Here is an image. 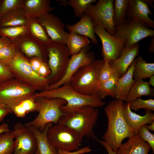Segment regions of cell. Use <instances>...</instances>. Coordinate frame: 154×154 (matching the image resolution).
I'll list each match as a JSON object with an SVG mask.
<instances>
[{
	"label": "cell",
	"instance_id": "6da1fadb",
	"mask_svg": "<svg viewBox=\"0 0 154 154\" xmlns=\"http://www.w3.org/2000/svg\"><path fill=\"white\" fill-rule=\"evenodd\" d=\"M123 103V101L116 99L110 102L104 108L108 123L107 130L102 138L115 152L123 140L135 135L124 116Z\"/></svg>",
	"mask_w": 154,
	"mask_h": 154
},
{
	"label": "cell",
	"instance_id": "7a4b0ae2",
	"mask_svg": "<svg viewBox=\"0 0 154 154\" xmlns=\"http://www.w3.org/2000/svg\"><path fill=\"white\" fill-rule=\"evenodd\" d=\"M34 98L45 97L49 98H60L65 100L66 104L60 107L64 114H67L79 108L90 106L100 107L106 104L97 95L87 96L80 94L74 89L69 83L65 84L56 88L44 90L35 93Z\"/></svg>",
	"mask_w": 154,
	"mask_h": 154
},
{
	"label": "cell",
	"instance_id": "3957f363",
	"mask_svg": "<svg viewBox=\"0 0 154 154\" xmlns=\"http://www.w3.org/2000/svg\"><path fill=\"white\" fill-rule=\"evenodd\" d=\"M98 109L90 106L82 107L63 115L58 123L66 126L76 131L82 138L86 137L96 140L93 131L98 120Z\"/></svg>",
	"mask_w": 154,
	"mask_h": 154
},
{
	"label": "cell",
	"instance_id": "277c9868",
	"mask_svg": "<svg viewBox=\"0 0 154 154\" xmlns=\"http://www.w3.org/2000/svg\"><path fill=\"white\" fill-rule=\"evenodd\" d=\"M104 61L95 59L80 68L71 78L69 83L75 90L84 95L97 94L100 86L99 76Z\"/></svg>",
	"mask_w": 154,
	"mask_h": 154
},
{
	"label": "cell",
	"instance_id": "5b68a950",
	"mask_svg": "<svg viewBox=\"0 0 154 154\" xmlns=\"http://www.w3.org/2000/svg\"><path fill=\"white\" fill-rule=\"evenodd\" d=\"M35 99L36 111L38 113L34 119L25 124V127H32L42 131L49 123H58L64 114L60 107L66 104V101L60 98L40 97Z\"/></svg>",
	"mask_w": 154,
	"mask_h": 154
},
{
	"label": "cell",
	"instance_id": "8992f818",
	"mask_svg": "<svg viewBox=\"0 0 154 154\" xmlns=\"http://www.w3.org/2000/svg\"><path fill=\"white\" fill-rule=\"evenodd\" d=\"M6 66L14 78L29 84L35 90H45L49 85L47 78L41 77L35 72L29 60L18 50L13 60Z\"/></svg>",
	"mask_w": 154,
	"mask_h": 154
},
{
	"label": "cell",
	"instance_id": "52a82bcc",
	"mask_svg": "<svg viewBox=\"0 0 154 154\" xmlns=\"http://www.w3.org/2000/svg\"><path fill=\"white\" fill-rule=\"evenodd\" d=\"M47 53V63L50 73L46 78L49 85L56 83L63 77L71 56L66 45L52 41L46 47Z\"/></svg>",
	"mask_w": 154,
	"mask_h": 154
},
{
	"label": "cell",
	"instance_id": "ba28073f",
	"mask_svg": "<svg viewBox=\"0 0 154 154\" xmlns=\"http://www.w3.org/2000/svg\"><path fill=\"white\" fill-rule=\"evenodd\" d=\"M35 91L29 84L13 78L0 84V103L7 106L12 112L16 106L33 97Z\"/></svg>",
	"mask_w": 154,
	"mask_h": 154
},
{
	"label": "cell",
	"instance_id": "9c48e42d",
	"mask_svg": "<svg viewBox=\"0 0 154 154\" xmlns=\"http://www.w3.org/2000/svg\"><path fill=\"white\" fill-rule=\"evenodd\" d=\"M47 136L50 143L57 150H76L82 141L83 138L76 131L59 123L49 127Z\"/></svg>",
	"mask_w": 154,
	"mask_h": 154
},
{
	"label": "cell",
	"instance_id": "30bf717a",
	"mask_svg": "<svg viewBox=\"0 0 154 154\" xmlns=\"http://www.w3.org/2000/svg\"><path fill=\"white\" fill-rule=\"evenodd\" d=\"M115 37L123 42L124 48L137 44L142 39L154 36V30L138 23L131 18H126L115 27Z\"/></svg>",
	"mask_w": 154,
	"mask_h": 154
},
{
	"label": "cell",
	"instance_id": "8fae6325",
	"mask_svg": "<svg viewBox=\"0 0 154 154\" xmlns=\"http://www.w3.org/2000/svg\"><path fill=\"white\" fill-rule=\"evenodd\" d=\"M114 0H99L88 7L85 14L92 19L94 26L104 28L114 35L115 26L113 18Z\"/></svg>",
	"mask_w": 154,
	"mask_h": 154
},
{
	"label": "cell",
	"instance_id": "7c38bea8",
	"mask_svg": "<svg viewBox=\"0 0 154 154\" xmlns=\"http://www.w3.org/2000/svg\"><path fill=\"white\" fill-rule=\"evenodd\" d=\"M90 49L89 46L83 48L78 53L72 55L62 78L56 83L48 86L45 90L56 88L69 83L72 77L80 68L88 64L95 59L94 54L90 51Z\"/></svg>",
	"mask_w": 154,
	"mask_h": 154
},
{
	"label": "cell",
	"instance_id": "4fadbf2b",
	"mask_svg": "<svg viewBox=\"0 0 154 154\" xmlns=\"http://www.w3.org/2000/svg\"><path fill=\"white\" fill-rule=\"evenodd\" d=\"M94 32L102 44V60L110 62L117 58L121 55L124 48L122 42L100 26H95Z\"/></svg>",
	"mask_w": 154,
	"mask_h": 154
},
{
	"label": "cell",
	"instance_id": "5bb4252c",
	"mask_svg": "<svg viewBox=\"0 0 154 154\" xmlns=\"http://www.w3.org/2000/svg\"><path fill=\"white\" fill-rule=\"evenodd\" d=\"M15 132L14 147L12 154H35L37 144L31 131L21 123L14 126Z\"/></svg>",
	"mask_w": 154,
	"mask_h": 154
},
{
	"label": "cell",
	"instance_id": "9a60e30c",
	"mask_svg": "<svg viewBox=\"0 0 154 154\" xmlns=\"http://www.w3.org/2000/svg\"><path fill=\"white\" fill-rule=\"evenodd\" d=\"M36 19L52 41L66 44L68 33L65 30L64 25L58 17L49 13Z\"/></svg>",
	"mask_w": 154,
	"mask_h": 154
},
{
	"label": "cell",
	"instance_id": "2e32d148",
	"mask_svg": "<svg viewBox=\"0 0 154 154\" xmlns=\"http://www.w3.org/2000/svg\"><path fill=\"white\" fill-rule=\"evenodd\" d=\"M152 13L148 5L143 0H128L126 18H131L148 28H154V21L149 15Z\"/></svg>",
	"mask_w": 154,
	"mask_h": 154
},
{
	"label": "cell",
	"instance_id": "e0dca14e",
	"mask_svg": "<svg viewBox=\"0 0 154 154\" xmlns=\"http://www.w3.org/2000/svg\"><path fill=\"white\" fill-rule=\"evenodd\" d=\"M139 45L138 43L123 48L120 56L116 60L109 62L114 74L120 78L127 72L132 62L139 55Z\"/></svg>",
	"mask_w": 154,
	"mask_h": 154
},
{
	"label": "cell",
	"instance_id": "ac0fdd59",
	"mask_svg": "<svg viewBox=\"0 0 154 154\" xmlns=\"http://www.w3.org/2000/svg\"><path fill=\"white\" fill-rule=\"evenodd\" d=\"M17 49L29 57L41 58L48 61L47 53L46 48L41 47L33 40L26 34L11 41Z\"/></svg>",
	"mask_w": 154,
	"mask_h": 154
},
{
	"label": "cell",
	"instance_id": "d6986e66",
	"mask_svg": "<svg viewBox=\"0 0 154 154\" xmlns=\"http://www.w3.org/2000/svg\"><path fill=\"white\" fill-rule=\"evenodd\" d=\"M123 110L128 125L135 134H137L142 126L154 121V113L151 110L145 109V114L141 116L132 111L129 108V102L123 103Z\"/></svg>",
	"mask_w": 154,
	"mask_h": 154
},
{
	"label": "cell",
	"instance_id": "ffe728a7",
	"mask_svg": "<svg viewBox=\"0 0 154 154\" xmlns=\"http://www.w3.org/2000/svg\"><path fill=\"white\" fill-rule=\"evenodd\" d=\"M50 4L49 0H25L23 9L28 18L36 19L54 9Z\"/></svg>",
	"mask_w": 154,
	"mask_h": 154
},
{
	"label": "cell",
	"instance_id": "44dd1931",
	"mask_svg": "<svg viewBox=\"0 0 154 154\" xmlns=\"http://www.w3.org/2000/svg\"><path fill=\"white\" fill-rule=\"evenodd\" d=\"M94 25L91 18L84 14L77 23L72 25H67L66 28L69 32H72L85 36L90 39L95 45L98 41L94 32Z\"/></svg>",
	"mask_w": 154,
	"mask_h": 154
},
{
	"label": "cell",
	"instance_id": "7402d4cb",
	"mask_svg": "<svg viewBox=\"0 0 154 154\" xmlns=\"http://www.w3.org/2000/svg\"><path fill=\"white\" fill-rule=\"evenodd\" d=\"M26 34L41 47L46 48L52 41L37 19L28 18Z\"/></svg>",
	"mask_w": 154,
	"mask_h": 154
},
{
	"label": "cell",
	"instance_id": "603a6c76",
	"mask_svg": "<svg viewBox=\"0 0 154 154\" xmlns=\"http://www.w3.org/2000/svg\"><path fill=\"white\" fill-rule=\"evenodd\" d=\"M128 138L116 150V154H149L151 149L150 146L137 134Z\"/></svg>",
	"mask_w": 154,
	"mask_h": 154
},
{
	"label": "cell",
	"instance_id": "cb8c5ba5",
	"mask_svg": "<svg viewBox=\"0 0 154 154\" xmlns=\"http://www.w3.org/2000/svg\"><path fill=\"white\" fill-rule=\"evenodd\" d=\"M53 124H48L42 131L32 127H27L33 132L36 139L37 149L35 154H58V150L50 143L47 136L48 129Z\"/></svg>",
	"mask_w": 154,
	"mask_h": 154
},
{
	"label": "cell",
	"instance_id": "d4e9b609",
	"mask_svg": "<svg viewBox=\"0 0 154 154\" xmlns=\"http://www.w3.org/2000/svg\"><path fill=\"white\" fill-rule=\"evenodd\" d=\"M135 63V59L128 68L126 72L119 78L116 91V99L123 102L135 80L133 75Z\"/></svg>",
	"mask_w": 154,
	"mask_h": 154
},
{
	"label": "cell",
	"instance_id": "484cf974",
	"mask_svg": "<svg viewBox=\"0 0 154 154\" xmlns=\"http://www.w3.org/2000/svg\"><path fill=\"white\" fill-rule=\"evenodd\" d=\"M28 18L23 8L12 10L0 18V28L17 26H26Z\"/></svg>",
	"mask_w": 154,
	"mask_h": 154
},
{
	"label": "cell",
	"instance_id": "4316f807",
	"mask_svg": "<svg viewBox=\"0 0 154 154\" xmlns=\"http://www.w3.org/2000/svg\"><path fill=\"white\" fill-rule=\"evenodd\" d=\"M153 95V90L147 82L144 81L143 80H136L124 101L130 102L142 96H151Z\"/></svg>",
	"mask_w": 154,
	"mask_h": 154
},
{
	"label": "cell",
	"instance_id": "83f0119b",
	"mask_svg": "<svg viewBox=\"0 0 154 154\" xmlns=\"http://www.w3.org/2000/svg\"><path fill=\"white\" fill-rule=\"evenodd\" d=\"M90 41L87 37L75 33L69 32L66 45L71 56L76 54L84 48L90 46Z\"/></svg>",
	"mask_w": 154,
	"mask_h": 154
},
{
	"label": "cell",
	"instance_id": "f1b7e54d",
	"mask_svg": "<svg viewBox=\"0 0 154 154\" xmlns=\"http://www.w3.org/2000/svg\"><path fill=\"white\" fill-rule=\"evenodd\" d=\"M154 75V63H147L139 56L135 58L133 77L135 80H143Z\"/></svg>",
	"mask_w": 154,
	"mask_h": 154
},
{
	"label": "cell",
	"instance_id": "f546056e",
	"mask_svg": "<svg viewBox=\"0 0 154 154\" xmlns=\"http://www.w3.org/2000/svg\"><path fill=\"white\" fill-rule=\"evenodd\" d=\"M119 78L114 74L110 79L100 84L97 94L101 100L107 96L116 98V91Z\"/></svg>",
	"mask_w": 154,
	"mask_h": 154
},
{
	"label": "cell",
	"instance_id": "4dcf8cb0",
	"mask_svg": "<svg viewBox=\"0 0 154 154\" xmlns=\"http://www.w3.org/2000/svg\"><path fill=\"white\" fill-rule=\"evenodd\" d=\"M128 0H115L113 4V21L115 27L120 25L126 18Z\"/></svg>",
	"mask_w": 154,
	"mask_h": 154
},
{
	"label": "cell",
	"instance_id": "1f68e13d",
	"mask_svg": "<svg viewBox=\"0 0 154 154\" xmlns=\"http://www.w3.org/2000/svg\"><path fill=\"white\" fill-rule=\"evenodd\" d=\"M15 132L13 131L0 134V154H12L14 150Z\"/></svg>",
	"mask_w": 154,
	"mask_h": 154
},
{
	"label": "cell",
	"instance_id": "d6a6232c",
	"mask_svg": "<svg viewBox=\"0 0 154 154\" xmlns=\"http://www.w3.org/2000/svg\"><path fill=\"white\" fill-rule=\"evenodd\" d=\"M96 0H68V5L73 9L76 17H81L85 13L87 9L96 3Z\"/></svg>",
	"mask_w": 154,
	"mask_h": 154
},
{
	"label": "cell",
	"instance_id": "836d02e7",
	"mask_svg": "<svg viewBox=\"0 0 154 154\" xmlns=\"http://www.w3.org/2000/svg\"><path fill=\"white\" fill-rule=\"evenodd\" d=\"M26 26H20L0 28V37L9 38L11 41L25 35L27 33Z\"/></svg>",
	"mask_w": 154,
	"mask_h": 154
},
{
	"label": "cell",
	"instance_id": "e575fe53",
	"mask_svg": "<svg viewBox=\"0 0 154 154\" xmlns=\"http://www.w3.org/2000/svg\"><path fill=\"white\" fill-rule=\"evenodd\" d=\"M25 0H1L0 18L14 9L23 8Z\"/></svg>",
	"mask_w": 154,
	"mask_h": 154
},
{
	"label": "cell",
	"instance_id": "d590c367",
	"mask_svg": "<svg viewBox=\"0 0 154 154\" xmlns=\"http://www.w3.org/2000/svg\"><path fill=\"white\" fill-rule=\"evenodd\" d=\"M17 50L16 46L12 42L0 49V62L5 65L8 64L13 59Z\"/></svg>",
	"mask_w": 154,
	"mask_h": 154
},
{
	"label": "cell",
	"instance_id": "8d00e7d4",
	"mask_svg": "<svg viewBox=\"0 0 154 154\" xmlns=\"http://www.w3.org/2000/svg\"><path fill=\"white\" fill-rule=\"evenodd\" d=\"M129 108L131 110L135 111L145 109L154 111V100L150 99L144 100L139 98L129 102Z\"/></svg>",
	"mask_w": 154,
	"mask_h": 154
},
{
	"label": "cell",
	"instance_id": "74e56055",
	"mask_svg": "<svg viewBox=\"0 0 154 154\" xmlns=\"http://www.w3.org/2000/svg\"><path fill=\"white\" fill-rule=\"evenodd\" d=\"M143 141L147 143L150 146L154 153V135L151 133L147 128L146 125L142 126L137 134Z\"/></svg>",
	"mask_w": 154,
	"mask_h": 154
},
{
	"label": "cell",
	"instance_id": "f35d334b",
	"mask_svg": "<svg viewBox=\"0 0 154 154\" xmlns=\"http://www.w3.org/2000/svg\"><path fill=\"white\" fill-rule=\"evenodd\" d=\"M114 74L110 65L109 62L108 61H104L100 73V85L110 79Z\"/></svg>",
	"mask_w": 154,
	"mask_h": 154
},
{
	"label": "cell",
	"instance_id": "ab89813d",
	"mask_svg": "<svg viewBox=\"0 0 154 154\" xmlns=\"http://www.w3.org/2000/svg\"><path fill=\"white\" fill-rule=\"evenodd\" d=\"M14 78L8 67L0 62V84Z\"/></svg>",
	"mask_w": 154,
	"mask_h": 154
},
{
	"label": "cell",
	"instance_id": "60d3db41",
	"mask_svg": "<svg viewBox=\"0 0 154 154\" xmlns=\"http://www.w3.org/2000/svg\"><path fill=\"white\" fill-rule=\"evenodd\" d=\"M20 104L25 110L27 113L30 112L36 111L37 105L35 99L33 97L23 100Z\"/></svg>",
	"mask_w": 154,
	"mask_h": 154
},
{
	"label": "cell",
	"instance_id": "b9f144b4",
	"mask_svg": "<svg viewBox=\"0 0 154 154\" xmlns=\"http://www.w3.org/2000/svg\"><path fill=\"white\" fill-rule=\"evenodd\" d=\"M58 154H84L90 153L91 151L90 146L88 145L72 151H69L62 150H58Z\"/></svg>",
	"mask_w": 154,
	"mask_h": 154
},
{
	"label": "cell",
	"instance_id": "7bdbcfd3",
	"mask_svg": "<svg viewBox=\"0 0 154 154\" xmlns=\"http://www.w3.org/2000/svg\"><path fill=\"white\" fill-rule=\"evenodd\" d=\"M50 71L47 62L44 60L39 68L38 74L40 76L43 78H46L50 74Z\"/></svg>",
	"mask_w": 154,
	"mask_h": 154
},
{
	"label": "cell",
	"instance_id": "ee69618b",
	"mask_svg": "<svg viewBox=\"0 0 154 154\" xmlns=\"http://www.w3.org/2000/svg\"><path fill=\"white\" fill-rule=\"evenodd\" d=\"M44 60L42 58L37 57H33L31 59L29 60L33 70L37 74L38 69Z\"/></svg>",
	"mask_w": 154,
	"mask_h": 154
},
{
	"label": "cell",
	"instance_id": "f6af8a7d",
	"mask_svg": "<svg viewBox=\"0 0 154 154\" xmlns=\"http://www.w3.org/2000/svg\"><path fill=\"white\" fill-rule=\"evenodd\" d=\"M12 112H13L17 117L21 118L24 117L27 114L20 104L16 106L13 108Z\"/></svg>",
	"mask_w": 154,
	"mask_h": 154
},
{
	"label": "cell",
	"instance_id": "bcb514c9",
	"mask_svg": "<svg viewBox=\"0 0 154 154\" xmlns=\"http://www.w3.org/2000/svg\"><path fill=\"white\" fill-rule=\"evenodd\" d=\"M11 112L7 106L0 103V123Z\"/></svg>",
	"mask_w": 154,
	"mask_h": 154
},
{
	"label": "cell",
	"instance_id": "7dc6e473",
	"mask_svg": "<svg viewBox=\"0 0 154 154\" xmlns=\"http://www.w3.org/2000/svg\"><path fill=\"white\" fill-rule=\"evenodd\" d=\"M11 43V41L9 38L5 37H0V49Z\"/></svg>",
	"mask_w": 154,
	"mask_h": 154
},
{
	"label": "cell",
	"instance_id": "c3c4849f",
	"mask_svg": "<svg viewBox=\"0 0 154 154\" xmlns=\"http://www.w3.org/2000/svg\"><path fill=\"white\" fill-rule=\"evenodd\" d=\"M96 140L104 147L108 154H116V152L112 149L104 140H99L98 138Z\"/></svg>",
	"mask_w": 154,
	"mask_h": 154
},
{
	"label": "cell",
	"instance_id": "681fc988",
	"mask_svg": "<svg viewBox=\"0 0 154 154\" xmlns=\"http://www.w3.org/2000/svg\"><path fill=\"white\" fill-rule=\"evenodd\" d=\"M8 124L7 123L0 124V134L11 131Z\"/></svg>",
	"mask_w": 154,
	"mask_h": 154
},
{
	"label": "cell",
	"instance_id": "f907efd6",
	"mask_svg": "<svg viewBox=\"0 0 154 154\" xmlns=\"http://www.w3.org/2000/svg\"><path fill=\"white\" fill-rule=\"evenodd\" d=\"M148 50L151 53L154 52V38L153 37L151 39L149 44V47L148 48Z\"/></svg>",
	"mask_w": 154,
	"mask_h": 154
},
{
	"label": "cell",
	"instance_id": "816d5d0a",
	"mask_svg": "<svg viewBox=\"0 0 154 154\" xmlns=\"http://www.w3.org/2000/svg\"><path fill=\"white\" fill-rule=\"evenodd\" d=\"M149 78V80L147 83L150 86H154V75H152L150 76Z\"/></svg>",
	"mask_w": 154,
	"mask_h": 154
},
{
	"label": "cell",
	"instance_id": "f5cc1de1",
	"mask_svg": "<svg viewBox=\"0 0 154 154\" xmlns=\"http://www.w3.org/2000/svg\"><path fill=\"white\" fill-rule=\"evenodd\" d=\"M144 1L148 6L149 5V6H151L152 8H154V0H144Z\"/></svg>",
	"mask_w": 154,
	"mask_h": 154
},
{
	"label": "cell",
	"instance_id": "db71d44e",
	"mask_svg": "<svg viewBox=\"0 0 154 154\" xmlns=\"http://www.w3.org/2000/svg\"><path fill=\"white\" fill-rule=\"evenodd\" d=\"M147 128L149 130L152 131H154V121L149 124V125H146Z\"/></svg>",
	"mask_w": 154,
	"mask_h": 154
},
{
	"label": "cell",
	"instance_id": "11a10c76",
	"mask_svg": "<svg viewBox=\"0 0 154 154\" xmlns=\"http://www.w3.org/2000/svg\"><path fill=\"white\" fill-rule=\"evenodd\" d=\"M151 154H154V153H152Z\"/></svg>",
	"mask_w": 154,
	"mask_h": 154
},
{
	"label": "cell",
	"instance_id": "9f6ffc18",
	"mask_svg": "<svg viewBox=\"0 0 154 154\" xmlns=\"http://www.w3.org/2000/svg\"><path fill=\"white\" fill-rule=\"evenodd\" d=\"M1 1V0H0V1Z\"/></svg>",
	"mask_w": 154,
	"mask_h": 154
}]
</instances>
